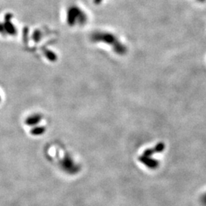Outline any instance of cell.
<instances>
[{
    "instance_id": "obj_1",
    "label": "cell",
    "mask_w": 206,
    "mask_h": 206,
    "mask_svg": "<svg viewBox=\"0 0 206 206\" xmlns=\"http://www.w3.org/2000/svg\"><path fill=\"white\" fill-rule=\"evenodd\" d=\"M93 41H103L112 47L115 51L119 54H123L126 52V47L118 40L113 34L107 32H95L92 35Z\"/></svg>"
},
{
    "instance_id": "obj_2",
    "label": "cell",
    "mask_w": 206,
    "mask_h": 206,
    "mask_svg": "<svg viewBox=\"0 0 206 206\" xmlns=\"http://www.w3.org/2000/svg\"><path fill=\"white\" fill-rule=\"evenodd\" d=\"M86 19V16L84 12L79 9L77 7H73L68 12V17L67 21L70 25H75V24L84 23Z\"/></svg>"
},
{
    "instance_id": "obj_3",
    "label": "cell",
    "mask_w": 206,
    "mask_h": 206,
    "mask_svg": "<svg viewBox=\"0 0 206 206\" xmlns=\"http://www.w3.org/2000/svg\"><path fill=\"white\" fill-rule=\"evenodd\" d=\"M138 159H139V161H141L142 163H144L148 168L154 169L157 167V161L153 159H151V158H150V156H146L144 155H143V156H139Z\"/></svg>"
},
{
    "instance_id": "obj_4",
    "label": "cell",
    "mask_w": 206,
    "mask_h": 206,
    "mask_svg": "<svg viewBox=\"0 0 206 206\" xmlns=\"http://www.w3.org/2000/svg\"><path fill=\"white\" fill-rule=\"evenodd\" d=\"M164 149V144L163 143H160L157 145L155 146L153 148L147 149L144 152V155L146 156H150L155 153H160V152L163 151Z\"/></svg>"
},
{
    "instance_id": "obj_5",
    "label": "cell",
    "mask_w": 206,
    "mask_h": 206,
    "mask_svg": "<svg viewBox=\"0 0 206 206\" xmlns=\"http://www.w3.org/2000/svg\"><path fill=\"white\" fill-rule=\"evenodd\" d=\"M41 115H33L29 116L28 118L25 120V124L27 125H29V126H32V125H35L41 122Z\"/></svg>"
},
{
    "instance_id": "obj_6",
    "label": "cell",
    "mask_w": 206,
    "mask_h": 206,
    "mask_svg": "<svg viewBox=\"0 0 206 206\" xmlns=\"http://www.w3.org/2000/svg\"><path fill=\"white\" fill-rule=\"evenodd\" d=\"M45 131H46V128L44 126L35 127V128H34L31 131V134L34 136L41 135V134H44V133L45 132Z\"/></svg>"
},
{
    "instance_id": "obj_7",
    "label": "cell",
    "mask_w": 206,
    "mask_h": 206,
    "mask_svg": "<svg viewBox=\"0 0 206 206\" xmlns=\"http://www.w3.org/2000/svg\"><path fill=\"white\" fill-rule=\"evenodd\" d=\"M98 0H95V3H97V4H98Z\"/></svg>"
}]
</instances>
